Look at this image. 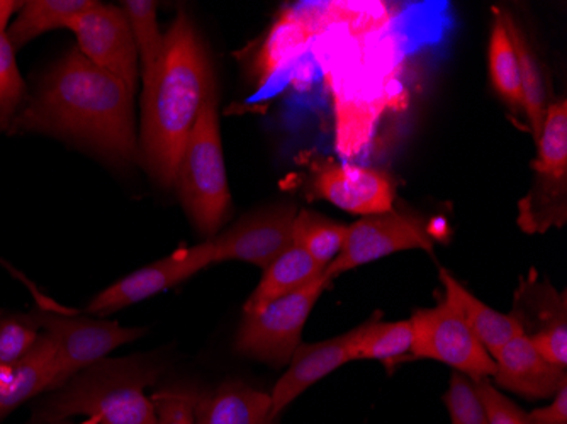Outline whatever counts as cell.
I'll list each match as a JSON object with an SVG mask.
<instances>
[{
	"label": "cell",
	"instance_id": "d6a6232c",
	"mask_svg": "<svg viewBox=\"0 0 567 424\" xmlns=\"http://www.w3.org/2000/svg\"><path fill=\"white\" fill-rule=\"evenodd\" d=\"M24 2H14V0H0V31H8L9 21L16 12L21 11Z\"/></svg>",
	"mask_w": 567,
	"mask_h": 424
},
{
	"label": "cell",
	"instance_id": "7a4b0ae2",
	"mask_svg": "<svg viewBox=\"0 0 567 424\" xmlns=\"http://www.w3.org/2000/svg\"><path fill=\"white\" fill-rule=\"evenodd\" d=\"M212 63L186 12L165 34L157 70L143 84L140 158L164 187L175 185L178 162L209 95L215 92Z\"/></svg>",
	"mask_w": 567,
	"mask_h": 424
},
{
	"label": "cell",
	"instance_id": "6da1fadb",
	"mask_svg": "<svg viewBox=\"0 0 567 424\" xmlns=\"http://www.w3.org/2000/svg\"><path fill=\"white\" fill-rule=\"evenodd\" d=\"M133 99L132 89L75 48L25 95L8 131L55 136L113 164H135L140 161V142Z\"/></svg>",
	"mask_w": 567,
	"mask_h": 424
},
{
	"label": "cell",
	"instance_id": "3957f363",
	"mask_svg": "<svg viewBox=\"0 0 567 424\" xmlns=\"http://www.w3.org/2000/svg\"><path fill=\"white\" fill-rule=\"evenodd\" d=\"M161 369L150 356L104 359L70 379L38 407L40 424L87 416L95 424H157V411L145 389Z\"/></svg>",
	"mask_w": 567,
	"mask_h": 424
},
{
	"label": "cell",
	"instance_id": "ba28073f",
	"mask_svg": "<svg viewBox=\"0 0 567 424\" xmlns=\"http://www.w3.org/2000/svg\"><path fill=\"white\" fill-rule=\"evenodd\" d=\"M79 51L99 69L113 73L136 94L140 76L138 50L123 9L95 2L66 25Z\"/></svg>",
	"mask_w": 567,
	"mask_h": 424
},
{
	"label": "cell",
	"instance_id": "484cf974",
	"mask_svg": "<svg viewBox=\"0 0 567 424\" xmlns=\"http://www.w3.org/2000/svg\"><path fill=\"white\" fill-rule=\"evenodd\" d=\"M40 330L31 314L0 311V369L14 365L30 352Z\"/></svg>",
	"mask_w": 567,
	"mask_h": 424
},
{
	"label": "cell",
	"instance_id": "e0dca14e",
	"mask_svg": "<svg viewBox=\"0 0 567 424\" xmlns=\"http://www.w3.org/2000/svg\"><path fill=\"white\" fill-rule=\"evenodd\" d=\"M442 283L445 289V301L457 309L458 314L464 318L467 327L471 328L477 340L481 341L489 355H495L513 338L524 334L520 327L512 314H503L471 294L466 287L462 286L447 269L439 270Z\"/></svg>",
	"mask_w": 567,
	"mask_h": 424
},
{
	"label": "cell",
	"instance_id": "f1b7e54d",
	"mask_svg": "<svg viewBox=\"0 0 567 424\" xmlns=\"http://www.w3.org/2000/svg\"><path fill=\"white\" fill-rule=\"evenodd\" d=\"M473 384L486 413L487 424H530L528 413L505 397L487 379L473 381Z\"/></svg>",
	"mask_w": 567,
	"mask_h": 424
},
{
	"label": "cell",
	"instance_id": "ffe728a7",
	"mask_svg": "<svg viewBox=\"0 0 567 424\" xmlns=\"http://www.w3.org/2000/svg\"><path fill=\"white\" fill-rule=\"evenodd\" d=\"M509 40H512L513 50L517 55L518 70H520L522 94H524V107L527 111L528 123H530L532 133L537 142L540 131H543L544 120L547 113V89L544 84L543 72L535 59L534 51L528 46V41L522 34L520 25L513 21L512 15L506 11H498Z\"/></svg>",
	"mask_w": 567,
	"mask_h": 424
},
{
	"label": "cell",
	"instance_id": "d4e9b609",
	"mask_svg": "<svg viewBox=\"0 0 567 424\" xmlns=\"http://www.w3.org/2000/svg\"><path fill=\"white\" fill-rule=\"evenodd\" d=\"M489 73L496 91L508 104L524 105L517 55L513 50L508 31L499 18V12H496L492 40H489Z\"/></svg>",
	"mask_w": 567,
	"mask_h": 424
},
{
	"label": "cell",
	"instance_id": "836d02e7",
	"mask_svg": "<svg viewBox=\"0 0 567 424\" xmlns=\"http://www.w3.org/2000/svg\"><path fill=\"white\" fill-rule=\"evenodd\" d=\"M84 424H95V423H91V421H85Z\"/></svg>",
	"mask_w": 567,
	"mask_h": 424
},
{
	"label": "cell",
	"instance_id": "4316f807",
	"mask_svg": "<svg viewBox=\"0 0 567 424\" xmlns=\"http://www.w3.org/2000/svg\"><path fill=\"white\" fill-rule=\"evenodd\" d=\"M25 99V84L8 31H0V127L8 130Z\"/></svg>",
	"mask_w": 567,
	"mask_h": 424
},
{
	"label": "cell",
	"instance_id": "603a6c76",
	"mask_svg": "<svg viewBox=\"0 0 567 424\" xmlns=\"http://www.w3.org/2000/svg\"><path fill=\"white\" fill-rule=\"evenodd\" d=\"M132 25L136 50H138L140 73L145 84L157 70L164 53L165 34L161 33L157 22V2L153 0H124L121 4Z\"/></svg>",
	"mask_w": 567,
	"mask_h": 424
},
{
	"label": "cell",
	"instance_id": "2e32d148",
	"mask_svg": "<svg viewBox=\"0 0 567 424\" xmlns=\"http://www.w3.org/2000/svg\"><path fill=\"white\" fill-rule=\"evenodd\" d=\"M194 420L196 424H272L270 395L228 381L209 394H197Z\"/></svg>",
	"mask_w": 567,
	"mask_h": 424
},
{
	"label": "cell",
	"instance_id": "f546056e",
	"mask_svg": "<svg viewBox=\"0 0 567 424\" xmlns=\"http://www.w3.org/2000/svg\"><path fill=\"white\" fill-rule=\"evenodd\" d=\"M197 394L189 389H165L153 395L157 424H196L194 406Z\"/></svg>",
	"mask_w": 567,
	"mask_h": 424
},
{
	"label": "cell",
	"instance_id": "8992f818",
	"mask_svg": "<svg viewBox=\"0 0 567 424\" xmlns=\"http://www.w3.org/2000/svg\"><path fill=\"white\" fill-rule=\"evenodd\" d=\"M38 327L53 340L59 352L56 389L106 359L121 344L132 343L146 333L143 328H124L116 321L95 320L70 311L38 308L31 312Z\"/></svg>",
	"mask_w": 567,
	"mask_h": 424
},
{
	"label": "cell",
	"instance_id": "d6986e66",
	"mask_svg": "<svg viewBox=\"0 0 567 424\" xmlns=\"http://www.w3.org/2000/svg\"><path fill=\"white\" fill-rule=\"evenodd\" d=\"M94 4V0H28L22 4L16 21L9 25V41L14 50H19L41 34L66 30L75 15Z\"/></svg>",
	"mask_w": 567,
	"mask_h": 424
},
{
	"label": "cell",
	"instance_id": "4dcf8cb0",
	"mask_svg": "<svg viewBox=\"0 0 567 424\" xmlns=\"http://www.w3.org/2000/svg\"><path fill=\"white\" fill-rule=\"evenodd\" d=\"M534 349L537 350L547 362L554 365H567V324L566 320L556 321L550 327L537 331L528 337Z\"/></svg>",
	"mask_w": 567,
	"mask_h": 424
},
{
	"label": "cell",
	"instance_id": "52a82bcc",
	"mask_svg": "<svg viewBox=\"0 0 567 424\" xmlns=\"http://www.w3.org/2000/svg\"><path fill=\"white\" fill-rule=\"evenodd\" d=\"M410 323L413 328L411 355L451 365L471 381L495 375V360L457 309L447 301H442L435 308L419 309L411 316Z\"/></svg>",
	"mask_w": 567,
	"mask_h": 424
},
{
	"label": "cell",
	"instance_id": "44dd1931",
	"mask_svg": "<svg viewBox=\"0 0 567 424\" xmlns=\"http://www.w3.org/2000/svg\"><path fill=\"white\" fill-rule=\"evenodd\" d=\"M537 161L534 167L546 178L544 189L557 193V185L566 187L567 177V102H554L547 107L543 131L537 138Z\"/></svg>",
	"mask_w": 567,
	"mask_h": 424
},
{
	"label": "cell",
	"instance_id": "1f68e13d",
	"mask_svg": "<svg viewBox=\"0 0 567 424\" xmlns=\"http://www.w3.org/2000/svg\"><path fill=\"white\" fill-rule=\"evenodd\" d=\"M530 424H567V382L554 395L553 403L528 414Z\"/></svg>",
	"mask_w": 567,
	"mask_h": 424
},
{
	"label": "cell",
	"instance_id": "7402d4cb",
	"mask_svg": "<svg viewBox=\"0 0 567 424\" xmlns=\"http://www.w3.org/2000/svg\"><path fill=\"white\" fill-rule=\"evenodd\" d=\"M350 331H352V338H350V359L352 360H394L411 352L413 328L410 320L396 321V323L372 320Z\"/></svg>",
	"mask_w": 567,
	"mask_h": 424
},
{
	"label": "cell",
	"instance_id": "ac0fdd59",
	"mask_svg": "<svg viewBox=\"0 0 567 424\" xmlns=\"http://www.w3.org/2000/svg\"><path fill=\"white\" fill-rule=\"evenodd\" d=\"M324 269V265L318 263L302 248L292 245L264 269L262 280L245 302V314L260 311L270 302L302 289L323 276Z\"/></svg>",
	"mask_w": 567,
	"mask_h": 424
},
{
	"label": "cell",
	"instance_id": "9c48e42d",
	"mask_svg": "<svg viewBox=\"0 0 567 424\" xmlns=\"http://www.w3.org/2000/svg\"><path fill=\"white\" fill-rule=\"evenodd\" d=\"M404 250H433V240L422 219L401 213L365 216L347 228L346 244L324 273L330 279L362 265Z\"/></svg>",
	"mask_w": 567,
	"mask_h": 424
},
{
	"label": "cell",
	"instance_id": "8fae6325",
	"mask_svg": "<svg viewBox=\"0 0 567 424\" xmlns=\"http://www.w3.org/2000/svg\"><path fill=\"white\" fill-rule=\"evenodd\" d=\"M298 210L276 206L251 213L228 231L209 238L215 263L238 260L267 269L280 254L292 247V225Z\"/></svg>",
	"mask_w": 567,
	"mask_h": 424
},
{
	"label": "cell",
	"instance_id": "277c9868",
	"mask_svg": "<svg viewBox=\"0 0 567 424\" xmlns=\"http://www.w3.org/2000/svg\"><path fill=\"white\" fill-rule=\"evenodd\" d=\"M178 197L189 218L203 235L216 236L231 206L216 91L204 104L187 139L177 177Z\"/></svg>",
	"mask_w": 567,
	"mask_h": 424
},
{
	"label": "cell",
	"instance_id": "5bb4252c",
	"mask_svg": "<svg viewBox=\"0 0 567 424\" xmlns=\"http://www.w3.org/2000/svg\"><path fill=\"white\" fill-rule=\"evenodd\" d=\"M350 338L352 331L320 343L299 344L289 362V369L270 394V420H276L306 389L347 362H352Z\"/></svg>",
	"mask_w": 567,
	"mask_h": 424
},
{
	"label": "cell",
	"instance_id": "30bf717a",
	"mask_svg": "<svg viewBox=\"0 0 567 424\" xmlns=\"http://www.w3.org/2000/svg\"><path fill=\"white\" fill-rule=\"evenodd\" d=\"M209 265H215L212 241L206 240L197 247L183 248L102 290L101 294L92 299L85 312L111 314L127 306L138 304L196 276Z\"/></svg>",
	"mask_w": 567,
	"mask_h": 424
},
{
	"label": "cell",
	"instance_id": "83f0119b",
	"mask_svg": "<svg viewBox=\"0 0 567 424\" xmlns=\"http://www.w3.org/2000/svg\"><path fill=\"white\" fill-rule=\"evenodd\" d=\"M445 406L452 424H487L483 404L477 397L473 381L461 372H454L445 394Z\"/></svg>",
	"mask_w": 567,
	"mask_h": 424
},
{
	"label": "cell",
	"instance_id": "4fadbf2b",
	"mask_svg": "<svg viewBox=\"0 0 567 424\" xmlns=\"http://www.w3.org/2000/svg\"><path fill=\"white\" fill-rule=\"evenodd\" d=\"M493 360L496 384L528 400L554 397L567 382L566 369L547 362L525 334L508 341Z\"/></svg>",
	"mask_w": 567,
	"mask_h": 424
},
{
	"label": "cell",
	"instance_id": "9a60e30c",
	"mask_svg": "<svg viewBox=\"0 0 567 424\" xmlns=\"http://www.w3.org/2000/svg\"><path fill=\"white\" fill-rule=\"evenodd\" d=\"M59 352L48 334H41L33 349L18 363L0 369V417L44 391H55Z\"/></svg>",
	"mask_w": 567,
	"mask_h": 424
},
{
	"label": "cell",
	"instance_id": "cb8c5ba5",
	"mask_svg": "<svg viewBox=\"0 0 567 424\" xmlns=\"http://www.w3.org/2000/svg\"><path fill=\"white\" fill-rule=\"evenodd\" d=\"M347 228L309 210H299L292 225V244L328 267L342 251Z\"/></svg>",
	"mask_w": 567,
	"mask_h": 424
},
{
	"label": "cell",
	"instance_id": "5b68a950",
	"mask_svg": "<svg viewBox=\"0 0 567 424\" xmlns=\"http://www.w3.org/2000/svg\"><path fill=\"white\" fill-rule=\"evenodd\" d=\"M330 280L323 273L292 294L245 314L235 341L237 352L274 366L291 362L301 344L302 328Z\"/></svg>",
	"mask_w": 567,
	"mask_h": 424
},
{
	"label": "cell",
	"instance_id": "7c38bea8",
	"mask_svg": "<svg viewBox=\"0 0 567 424\" xmlns=\"http://www.w3.org/2000/svg\"><path fill=\"white\" fill-rule=\"evenodd\" d=\"M313 193L352 215L374 216L393 210V180L375 168L324 165L315 174Z\"/></svg>",
	"mask_w": 567,
	"mask_h": 424
},
{
	"label": "cell",
	"instance_id": "e575fe53",
	"mask_svg": "<svg viewBox=\"0 0 567 424\" xmlns=\"http://www.w3.org/2000/svg\"><path fill=\"white\" fill-rule=\"evenodd\" d=\"M0 131H4V130H2V127H0Z\"/></svg>",
	"mask_w": 567,
	"mask_h": 424
}]
</instances>
